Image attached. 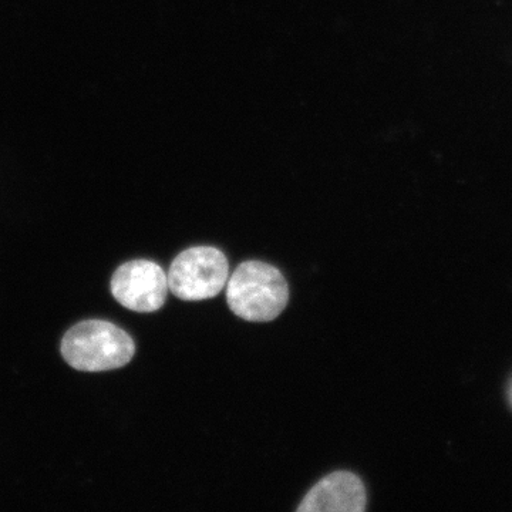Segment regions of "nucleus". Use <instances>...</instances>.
<instances>
[{
	"label": "nucleus",
	"instance_id": "nucleus-1",
	"mask_svg": "<svg viewBox=\"0 0 512 512\" xmlns=\"http://www.w3.org/2000/svg\"><path fill=\"white\" fill-rule=\"evenodd\" d=\"M62 355L80 372H107L128 365L136 353L126 330L106 320L77 323L62 340Z\"/></svg>",
	"mask_w": 512,
	"mask_h": 512
},
{
	"label": "nucleus",
	"instance_id": "nucleus-2",
	"mask_svg": "<svg viewBox=\"0 0 512 512\" xmlns=\"http://www.w3.org/2000/svg\"><path fill=\"white\" fill-rule=\"evenodd\" d=\"M289 288L275 266L261 261L244 262L229 276L227 302L238 318L269 322L285 311Z\"/></svg>",
	"mask_w": 512,
	"mask_h": 512
},
{
	"label": "nucleus",
	"instance_id": "nucleus-3",
	"mask_svg": "<svg viewBox=\"0 0 512 512\" xmlns=\"http://www.w3.org/2000/svg\"><path fill=\"white\" fill-rule=\"evenodd\" d=\"M168 288L183 301H204L227 286L229 265L220 249L195 247L181 252L170 266Z\"/></svg>",
	"mask_w": 512,
	"mask_h": 512
},
{
	"label": "nucleus",
	"instance_id": "nucleus-4",
	"mask_svg": "<svg viewBox=\"0 0 512 512\" xmlns=\"http://www.w3.org/2000/svg\"><path fill=\"white\" fill-rule=\"evenodd\" d=\"M168 276L156 262H126L111 278V293L130 311L156 312L163 308L168 293Z\"/></svg>",
	"mask_w": 512,
	"mask_h": 512
},
{
	"label": "nucleus",
	"instance_id": "nucleus-5",
	"mask_svg": "<svg viewBox=\"0 0 512 512\" xmlns=\"http://www.w3.org/2000/svg\"><path fill=\"white\" fill-rule=\"evenodd\" d=\"M366 490L362 480L349 471H336L320 480L299 505L301 512H362Z\"/></svg>",
	"mask_w": 512,
	"mask_h": 512
}]
</instances>
